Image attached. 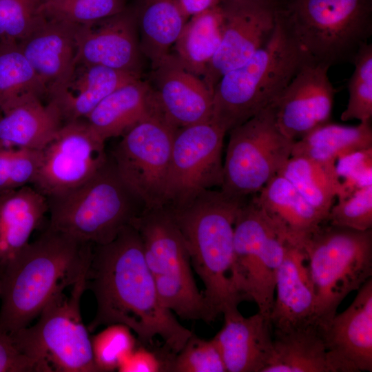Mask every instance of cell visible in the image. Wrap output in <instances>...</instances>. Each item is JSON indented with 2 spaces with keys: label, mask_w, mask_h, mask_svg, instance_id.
I'll return each mask as SVG.
<instances>
[{
  "label": "cell",
  "mask_w": 372,
  "mask_h": 372,
  "mask_svg": "<svg viewBox=\"0 0 372 372\" xmlns=\"http://www.w3.org/2000/svg\"><path fill=\"white\" fill-rule=\"evenodd\" d=\"M47 212V198L33 187L25 185L0 195V276L30 242Z\"/></svg>",
  "instance_id": "25"
},
{
  "label": "cell",
  "mask_w": 372,
  "mask_h": 372,
  "mask_svg": "<svg viewBox=\"0 0 372 372\" xmlns=\"http://www.w3.org/2000/svg\"><path fill=\"white\" fill-rule=\"evenodd\" d=\"M85 288L95 298L96 309L88 331L123 324L143 345L158 336L176 355L192 335L161 300L146 264L137 229L129 225L111 242L94 245L85 273Z\"/></svg>",
  "instance_id": "1"
},
{
  "label": "cell",
  "mask_w": 372,
  "mask_h": 372,
  "mask_svg": "<svg viewBox=\"0 0 372 372\" xmlns=\"http://www.w3.org/2000/svg\"><path fill=\"white\" fill-rule=\"evenodd\" d=\"M276 19L267 44L225 73L214 87L211 119L226 132L272 104L311 60L287 26L276 16Z\"/></svg>",
  "instance_id": "4"
},
{
  "label": "cell",
  "mask_w": 372,
  "mask_h": 372,
  "mask_svg": "<svg viewBox=\"0 0 372 372\" xmlns=\"http://www.w3.org/2000/svg\"><path fill=\"white\" fill-rule=\"evenodd\" d=\"M145 260L164 306L179 318L211 323L216 319L196 283L189 253L167 208L145 209L134 220Z\"/></svg>",
  "instance_id": "8"
},
{
  "label": "cell",
  "mask_w": 372,
  "mask_h": 372,
  "mask_svg": "<svg viewBox=\"0 0 372 372\" xmlns=\"http://www.w3.org/2000/svg\"><path fill=\"white\" fill-rule=\"evenodd\" d=\"M47 200L49 228L94 245L113 240L146 209L112 156L85 183Z\"/></svg>",
  "instance_id": "5"
},
{
  "label": "cell",
  "mask_w": 372,
  "mask_h": 372,
  "mask_svg": "<svg viewBox=\"0 0 372 372\" xmlns=\"http://www.w3.org/2000/svg\"><path fill=\"white\" fill-rule=\"evenodd\" d=\"M223 316L224 325L213 340L227 372H263L273 355L270 318L259 311L246 318L238 309Z\"/></svg>",
  "instance_id": "21"
},
{
  "label": "cell",
  "mask_w": 372,
  "mask_h": 372,
  "mask_svg": "<svg viewBox=\"0 0 372 372\" xmlns=\"http://www.w3.org/2000/svg\"><path fill=\"white\" fill-rule=\"evenodd\" d=\"M125 8V0H49L39 7L47 18L76 24L93 23L114 15Z\"/></svg>",
  "instance_id": "35"
},
{
  "label": "cell",
  "mask_w": 372,
  "mask_h": 372,
  "mask_svg": "<svg viewBox=\"0 0 372 372\" xmlns=\"http://www.w3.org/2000/svg\"><path fill=\"white\" fill-rule=\"evenodd\" d=\"M94 244L46 230L12 260L0 276V331L25 328L57 293L86 271Z\"/></svg>",
  "instance_id": "2"
},
{
  "label": "cell",
  "mask_w": 372,
  "mask_h": 372,
  "mask_svg": "<svg viewBox=\"0 0 372 372\" xmlns=\"http://www.w3.org/2000/svg\"><path fill=\"white\" fill-rule=\"evenodd\" d=\"M371 147V121L360 122L356 126L329 122L295 141L291 156H303L320 162L335 163L342 156Z\"/></svg>",
  "instance_id": "31"
},
{
  "label": "cell",
  "mask_w": 372,
  "mask_h": 372,
  "mask_svg": "<svg viewBox=\"0 0 372 372\" xmlns=\"http://www.w3.org/2000/svg\"><path fill=\"white\" fill-rule=\"evenodd\" d=\"M223 38L202 80L213 94L220 78L269 41L276 19L273 0H221Z\"/></svg>",
  "instance_id": "15"
},
{
  "label": "cell",
  "mask_w": 372,
  "mask_h": 372,
  "mask_svg": "<svg viewBox=\"0 0 372 372\" xmlns=\"http://www.w3.org/2000/svg\"><path fill=\"white\" fill-rule=\"evenodd\" d=\"M176 130L156 107L123 135L111 154L119 174L146 209L165 204Z\"/></svg>",
  "instance_id": "12"
},
{
  "label": "cell",
  "mask_w": 372,
  "mask_h": 372,
  "mask_svg": "<svg viewBox=\"0 0 372 372\" xmlns=\"http://www.w3.org/2000/svg\"><path fill=\"white\" fill-rule=\"evenodd\" d=\"M143 54L132 7L79 25L75 65H98L141 76Z\"/></svg>",
  "instance_id": "17"
},
{
  "label": "cell",
  "mask_w": 372,
  "mask_h": 372,
  "mask_svg": "<svg viewBox=\"0 0 372 372\" xmlns=\"http://www.w3.org/2000/svg\"><path fill=\"white\" fill-rule=\"evenodd\" d=\"M156 108L153 90L141 78L116 89L85 118L92 131L103 142L125 134Z\"/></svg>",
  "instance_id": "26"
},
{
  "label": "cell",
  "mask_w": 372,
  "mask_h": 372,
  "mask_svg": "<svg viewBox=\"0 0 372 372\" xmlns=\"http://www.w3.org/2000/svg\"><path fill=\"white\" fill-rule=\"evenodd\" d=\"M329 224L358 231L372 228V185L353 192L338 200L328 214Z\"/></svg>",
  "instance_id": "40"
},
{
  "label": "cell",
  "mask_w": 372,
  "mask_h": 372,
  "mask_svg": "<svg viewBox=\"0 0 372 372\" xmlns=\"http://www.w3.org/2000/svg\"><path fill=\"white\" fill-rule=\"evenodd\" d=\"M41 3H43V2H45V1H49V0H39Z\"/></svg>",
  "instance_id": "45"
},
{
  "label": "cell",
  "mask_w": 372,
  "mask_h": 372,
  "mask_svg": "<svg viewBox=\"0 0 372 372\" xmlns=\"http://www.w3.org/2000/svg\"><path fill=\"white\" fill-rule=\"evenodd\" d=\"M221 0H176L178 8L185 20L218 6Z\"/></svg>",
  "instance_id": "44"
},
{
  "label": "cell",
  "mask_w": 372,
  "mask_h": 372,
  "mask_svg": "<svg viewBox=\"0 0 372 372\" xmlns=\"http://www.w3.org/2000/svg\"><path fill=\"white\" fill-rule=\"evenodd\" d=\"M56 104L38 96L17 100L0 109V145L43 150L62 127Z\"/></svg>",
  "instance_id": "23"
},
{
  "label": "cell",
  "mask_w": 372,
  "mask_h": 372,
  "mask_svg": "<svg viewBox=\"0 0 372 372\" xmlns=\"http://www.w3.org/2000/svg\"><path fill=\"white\" fill-rule=\"evenodd\" d=\"M275 291L269 316L273 329L284 331L316 323L315 294L308 258L302 247L287 242Z\"/></svg>",
  "instance_id": "22"
},
{
  "label": "cell",
  "mask_w": 372,
  "mask_h": 372,
  "mask_svg": "<svg viewBox=\"0 0 372 372\" xmlns=\"http://www.w3.org/2000/svg\"><path fill=\"white\" fill-rule=\"evenodd\" d=\"M307 256L315 294V322L336 313L343 300L372 276V229L321 225L301 243Z\"/></svg>",
  "instance_id": "7"
},
{
  "label": "cell",
  "mask_w": 372,
  "mask_h": 372,
  "mask_svg": "<svg viewBox=\"0 0 372 372\" xmlns=\"http://www.w3.org/2000/svg\"><path fill=\"white\" fill-rule=\"evenodd\" d=\"M0 372H52L51 369L21 351L11 335L0 331Z\"/></svg>",
  "instance_id": "42"
},
{
  "label": "cell",
  "mask_w": 372,
  "mask_h": 372,
  "mask_svg": "<svg viewBox=\"0 0 372 372\" xmlns=\"http://www.w3.org/2000/svg\"><path fill=\"white\" fill-rule=\"evenodd\" d=\"M147 81L158 111L174 128L211 119L213 94L202 79L187 71L173 53L152 67Z\"/></svg>",
  "instance_id": "19"
},
{
  "label": "cell",
  "mask_w": 372,
  "mask_h": 372,
  "mask_svg": "<svg viewBox=\"0 0 372 372\" xmlns=\"http://www.w3.org/2000/svg\"><path fill=\"white\" fill-rule=\"evenodd\" d=\"M39 0H0V47L18 45L40 18Z\"/></svg>",
  "instance_id": "38"
},
{
  "label": "cell",
  "mask_w": 372,
  "mask_h": 372,
  "mask_svg": "<svg viewBox=\"0 0 372 372\" xmlns=\"http://www.w3.org/2000/svg\"><path fill=\"white\" fill-rule=\"evenodd\" d=\"M287 238L258 204L255 196L240 207L234 225V262L240 289L268 317Z\"/></svg>",
  "instance_id": "11"
},
{
  "label": "cell",
  "mask_w": 372,
  "mask_h": 372,
  "mask_svg": "<svg viewBox=\"0 0 372 372\" xmlns=\"http://www.w3.org/2000/svg\"><path fill=\"white\" fill-rule=\"evenodd\" d=\"M353 64L354 71L348 82L349 101L340 118L370 121L372 117V44L364 45Z\"/></svg>",
  "instance_id": "34"
},
{
  "label": "cell",
  "mask_w": 372,
  "mask_h": 372,
  "mask_svg": "<svg viewBox=\"0 0 372 372\" xmlns=\"http://www.w3.org/2000/svg\"><path fill=\"white\" fill-rule=\"evenodd\" d=\"M94 364L99 372L117 369L136 347L132 331L123 324H112L91 338Z\"/></svg>",
  "instance_id": "37"
},
{
  "label": "cell",
  "mask_w": 372,
  "mask_h": 372,
  "mask_svg": "<svg viewBox=\"0 0 372 372\" xmlns=\"http://www.w3.org/2000/svg\"><path fill=\"white\" fill-rule=\"evenodd\" d=\"M220 189L239 198L258 192L290 158L294 143L279 130L273 105L229 131Z\"/></svg>",
  "instance_id": "10"
},
{
  "label": "cell",
  "mask_w": 372,
  "mask_h": 372,
  "mask_svg": "<svg viewBox=\"0 0 372 372\" xmlns=\"http://www.w3.org/2000/svg\"><path fill=\"white\" fill-rule=\"evenodd\" d=\"M329 68L307 61L272 103L276 124L287 137L296 141L329 122L335 93Z\"/></svg>",
  "instance_id": "16"
},
{
  "label": "cell",
  "mask_w": 372,
  "mask_h": 372,
  "mask_svg": "<svg viewBox=\"0 0 372 372\" xmlns=\"http://www.w3.org/2000/svg\"><path fill=\"white\" fill-rule=\"evenodd\" d=\"M263 372H329L320 326L273 329V355Z\"/></svg>",
  "instance_id": "28"
},
{
  "label": "cell",
  "mask_w": 372,
  "mask_h": 372,
  "mask_svg": "<svg viewBox=\"0 0 372 372\" xmlns=\"http://www.w3.org/2000/svg\"><path fill=\"white\" fill-rule=\"evenodd\" d=\"M245 198L207 189L183 205H165L184 238L215 319L245 300L237 280L234 250V222Z\"/></svg>",
  "instance_id": "3"
},
{
  "label": "cell",
  "mask_w": 372,
  "mask_h": 372,
  "mask_svg": "<svg viewBox=\"0 0 372 372\" xmlns=\"http://www.w3.org/2000/svg\"><path fill=\"white\" fill-rule=\"evenodd\" d=\"M264 212L286 236L300 246L327 218L312 207L284 176L277 174L255 196Z\"/></svg>",
  "instance_id": "24"
},
{
  "label": "cell",
  "mask_w": 372,
  "mask_h": 372,
  "mask_svg": "<svg viewBox=\"0 0 372 372\" xmlns=\"http://www.w3.org/2000/svg\"><path fill=\"white\" fill-rule=\"evenodd\" d=\"M48 96L46 86L18 45L0 47V109L28 96Z\"/></svg>",
  "instance_id": "33"
},
{
  "label": "cell",
  "mask_w": 372,
  "mask_h": 372,
  "mask_svg": "<svg viewBox=\"0 0 372 372\" xmlns=\"http://www.w3.org/2000/svg\"><path fill=\"white\" fill-rule=\"evenodd\" d=\"M172 372H227L220 352L213 339L206 340L194 333L168 366Z\"/></svg>",
  "instance_id": "39"
},
{
  "label": "cell",
  "mask_w": 372,
  "mask_h": 372,
  "mask_svg": "<svg viewBox=\"0 0 372 372\" xmlns=\"http://www.w3.org/2000/svg\"><path fill=\"white\" fill-rule=\"evenodd\" d=\"M40 15L18 47L46 86L50 98L65 88L74 72L79 24Z\"/></svg>",
  "instance_id": "20"
},
{
  "label": "cell",
  "mask_w": 372,
  "mask_h": 372,
  "mask_svg": "<svg viewBox=\"0 0 372 372\" xmlns=\"http://www.w3.org/2000/svg\"><path fill=\"white\" fill-rule=\"evenodd\" d=\"M226 133L212 119L176 129L165 205L180 206L205 190L221 187L222 149Z\"/></svg>",
  "instance_id": "13"
},
{
  "label": "cell",
  "mask_w": 372,
  "mask_h": 372,
  "mask_svg": "<svg viewBox=\"0 0 372 372\" xmlns=\"http://www.w3.org/2000/svg\"><path fill=\"white\" fill-rule=\"evenodd\" d=\"M104 144L85 121L65 123L42 150L33 187L48 198L83 184L107 159Z\"/></svg>",
  "instance_id": "14"
},
{
  "label": "cell",
  "mask_w": 372,
  "mask_h": 372,
  "mask_svg": "<svg viewBox=\"0 0 372 372\" xmlns=\"http://www.w3.org/2000/svg\"><path fill=\"white\" fill-rule=\"evenodd\" d=\"M276 16L313 61H353L372 35V0H273Z\"/></svg>",
  "instance_id": "6"
},
{
  "label": "cell",
  "mask_w": 372,
  "mask_h": 372,
  "mask_svg": "<svg viewBox=\"0 0 372 372\" xmlns=\"http://www.w3.org/2000/svg\"><path fill=\"white\" fill-rule=\"evenodd\" d=\"M335 169L346 197L355 190L372 185V147L354 152L339 158Z\"/></svg>",
  "instance_id": "41"
},
{
  "label": "cell",
  "mask_w": 372,
  "mask_h": 372,
  "mask_svg": "<svg viewBox=\"0 0 372 372\" xmlns=\"http://www.w3.org/2000/svg\"><path fill=\"white\" fill-rule=\"evenodd\" d=\"M85 273L72 286L69 296L63 291L50 300L34 325L10 334L21 351L52 371L99 372L81 313Z\"/></svg>",
  "instance_id": "9"
},
{
  "label": "cell",
  "mask_w": 372,
  "mask_h": 372,
  "mask_svg": "<svg viewBox=\"0 0 372 372\" xmlns=\"http://www.w3.org/2000/svg\"><path fill=\"white\" fill-rule=\"evenodd\" d=\"M223 33V13L218 4L186 21L174 44L173 54L187 71L203 76L220 47Z\"/></svg>",
  "instance_id": "30"
},
{
  "label": "cell",
  "mask_w": 372,
  "mask_h": 372,
  "mask_svg": "<svg viewBox=\"0 0 372 372\" xmlns=\"http://www.w3.org/2000/svg\"><path fill=\"white\" fill-rule=\"evenodd\" d=\"M168 362L144 346L136 347L118 367L120 372L167 371Z\"/></svg>",
  "instance_id": "43"
},
{
  "label": "cell",
  "mask_w": 372,
  "mask_h": 372,
  "mask_svg": "<svg viewBox=\"0 0 372 372\" xmlns=\"http://www.w3.org/2000/svg\"><path fill=\"white\" fill-rule=\"evenodd\" d=\"M141 76L98 65H76L64 90L49 98L67 122L85 118L109 94Z\"/></svg>",
  "instance_id": "27"
},
{
  "label": "cell",
  "mask_w": 372,
  "mask_h": 372,
  "mask_svg": "<svg viewBox=\"0 0 372 372\" xmlns=\"http://www.w3.org/2000/svg\"><path fill=\"white\" fill-rule=\"evenodd\" d=\"M132 8L141 52L154 67L170 53L186 21L176 0H136Z\"/></svg>",
  "instance_id": "29"
},
{
  "label": "cell",
  "mask_w": 372,
  "mask_h": 372,
  "mask_svg": "<svg viewBox=\"0 0 372 372\" xmlns=\"http://www.w3.org/2000/svg\"><path fill=\"white\" fill-rule=\"evenodd\" d=\"M320 327L329 372L372 371V278L348 308Z\"/></svg>",
  "instance_id": "18"
},
{
  "label": "cell",
  "mask_w": 372,
  "mask_h": 372,
  "mask_svg": "<svg viewBox=\"0 0 372 372\" xmlns=\"http://www.w3.org/2000/svg\"><path fill=\"white\" fill-rule=\"evenodd\" d=\"M42 150L0 145V195L33 184Z\"/></svg>",
  "instance_id": "36"
},
{
  "label": "cell",
  "mask_w": 372,
  "mask_h": 372,
  "mask_svg": "<svg viewBox=\"0 0 372 372\" xmlns=\"http://www.w3.org/2000/svg\"><path fill=\"white\" fill-rule=\"evenodd\" d=\"M287 179L306 200L327 218L334 199L346 198L335 163L303 156H290L278 172Z\"/></svg>",
  "instance_id": "32"
}]
</instances>
